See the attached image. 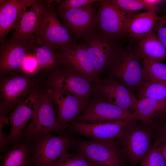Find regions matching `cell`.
I'll list each match as a JSON object with an SVG mask.
<instances>
[{
    "instance_id": "cb8c5ba5",
    "label": "cell",
    "mask_w": 166,
    "mask_h": 166,
    "mask_svg": "<svg viewBox=\"0 0 166 166\" xmlns=\"http://www.w3.org/2000/svg\"><path fill=\"white\" fill-rule=\"evenodd\" d=\"M24 0H5L0 5V39L5 40L8 34L16 27Z\"/></svg>"
},
{
    "instance_id": "30bf717a",
    "label": "cell",
    "mask_w": 166,
    "mask_h": 166,
    "mask_svg": "<svg viewBox=\"0 0 166 166\" xmlns=\"http://www.w3.org/2000/svg\"><path fill=\"white\" fill-rule=\"evenodd\" d=\"M50 1L24 0L15 28L9 39L19 40L33 38Z\"/></svg>"
},
{
    "instance_id": "2e32d148",
    "label": "cell",
    "mask_w": 166,
    "mask_h": 166,
    "mask_svg": "<svg viewBox=\"0 0 166 166\" xmlns=\"http://www.w3.org/2000/svg\"><path fill=\"white\" fill-rule=\"evenodd\" d=\"M94 3L59 12L65 25L77 37L85 35L96 21Z\"/></svg>"
},
{
    "instance_id": "603a6c76",
    "label": "cell",
    "mask_w": 166,
    "mask_h": 166,
    "mask_svg": "<svg viewBox=\"0 0 166 166\" xmlns=\"http://www.w3.org/2000/svg\"><path fill=\"white\" fill-rule=\"evenodd\" d=\"M166 112V100L143 98L138 100L135 110L127 119L147 123Z\"/></svg>"
},
{
    "instance_id": "8fae6325",
    "label": "cell",
    "mask_w": 166,
    "mask_h": 166,
    "mask_svg": "<svg viewBox=\"0 0 166 166\" xmlns=\"http://www.w3.org/2000/svg\"><path fill=\"white\" fill-rule=\"evenodd\" d=\"M39 93L35 89L9 113L10 128L8 133L5 134L8 148L13 146L22 138L25 128L34 116Z\"/></svg>"
},
{
    "instance_id": "7402d4cb",
    "label": "cell",
    "mask_w": 166,
    "mask_h": 166,
    "mask_svg": "<svg viewBox=\"0 0 166 166\" xmlns=\"http://www.w3.org/2000/svg\"><path fill=\"white\" fill-rule=\"evenodd\" d=\"M157 11L152 9L128 17V35L132 41L138 40L153 31L155 24L159 18Z\"/></svg>"
},
{
    "instance_id": "52a82bcc",
    "label": "cell",
    "mask_w": 166,
    "mask_h": 166,
    "mask_svg": "<svg viewBox=\"0 0 166 166\" xmlns=\"http://www.w3.org/2000/svg\"><path fill=\"white\" fill-rule=\"evenodd\" d=\"M34 42L32 38L16 41L9 39L1 42V76L22 72L27 57L34 50Z\"/></svg>"
},
{
    "instance_id": "d6a6232c",
    "label": "cell",
    "mask_w": 166,
    "mask_h": 166,
    "mask_svg": "<svg viewBox=\"0 0 166 166\" xmlns=\"http://www.w3.org/2000/svg\"><path fill=\"white\" fill-rule=\"evenodd\" d=\"M39 69L33 50L27 57L22 67V72L27 75H33Z\"/></svg>"
},
{
    "instance_id": "4dcf8cb0",
    "label": "cell",
    "mask_w": 166,
    "mask_h": 166,
    "mask_svg": "<svg viewBox=\"0 0 166 166\" xmlns=\"http://www.w3.org/2000/svg\"><path fill=\"white\" fill-rule=\"evenodd\" d=\"M113 2L127 14L133 12L148 10L143 0H112Z\"/></svg>"
},
{
    "instance_id": "836d02e7",
    "label": "cell",
    "mask_w": 166,
    "mask_h": 166,
    "mask_svg": "<svg viewBox=\"0 0 166 166\" xmlns=\"http://www.w3.org/2000/svg\"><path fill=\"white\" fill-rule=\"evenodd\" d=\"M153 31L166 48V15L159 17L155 24Z\"/></svg>"
},
{
    "instance_id": "d590c367",
    "label": "cell",
    "mask_w": 166,
    "mask_h": 166,
    "mask_svg": "<svg viewBox=\"0 0 166 166\" xmlns=\"http://www.w3.org/2000/svg\"><path fill=\"white\" fill-rule=\"evenodd\" d=\"M148 10L153 9L157 10L158 6L165 1L162 0H143Z\"/></svg>"
},
{
    "instance_id": "4316f807",
    "label": "cell",
    "mask_w": 166,
    "mask_h": 166,
    "mask_svg": "<svg viewBox=\"0 0 166 166\" xmlns=\"http://www.w3.org/2000/svg\"><path fill=\"white\" fill-rule=\"evenodd\" d=\"M139 99L149 98L166 100V84L155 81H147L137 90Z\"/></svg>"
},
{
    "instance_id": "d4e9b609",
    "label": "cell",
    "mask_w": 166,
    "mask_h": 166,
    "mask_svg": "<svg viewBox=\"0 0 166 166\" xmlns=\"http://www.w3.org/2000/svg\"><path fill=\"white\" fill-rule=\"evenodd\" d=\"M34 41V53L39 69H49L59 63H64L61 46Z\"/></svg>"
},
{
    "instance_id": "7c38bea8",
    "label": "cell",
    "mask_w": 166,
    "mask_h": 166,
    "mask_svg": "<svg viewBox=\"0 0 166 166\" xmlns=\"http://www.w3.org/2000/svg\"><path fill=\"white\" fill-rule=\"evenodd\" d=\"M49 4L43 14L33 36L36 42L62 46L71 44L72 38Z\"/></svg>"
},
{
    "instance_id": "9c48e42d",
    "label": "cell",
    "mask_w": 166,
    "mask_h": 166,
    "mask_svg": "<svg viewBox=\"0 0 166 166\" xmlns=\"http://www.w3.org/2000/svg\"><path fill=\"white\" fill-rule=\"evenodd\" d=\"M99 2L96 21L101 32L113 39L128 35L127 14L112 0Z\"/></svg>"
},
{
    "instance_id": "4fadbf2b",
    "label": "cell",
    "mask_w": 166,
    "mask_h": 166,
    "mask_svg": "<svg viewBox=\"0 0 166 166\" xmlns=\"http://www.w3.org/2000/svg\"><path fill=\"white\" fill-rule=\"evenodd\" d=\"M47 92L53 101L57 122L65 133L73 119L83 110L85 104L80 98L61 89L50 86Z\"/></svg>"
},
{
    "instance_id": "5b68a950",
    "label": "cell",
    "mask_w": 166,
    "mask_h": 166,
    "mask_svg": "<svg viewBox=\"0 0 166 166\" xmlns=\"http://www.w3.org/2000/svg\"><path fill=\"white\" fill-rule=\"evenodd\" d=\"M139 60L130 50H118L109 66L120 83L131 91L137 90L147 81L143 76Z\"/></svg>"
},
{
    "instance_id": "3957f363",
    "label": "cell",
    "mask_w": 166,
    "mask_h": 166,
    "mask_svg": "<svg viewBox=\"0 0 166 166\" xmlns=\"http://www.w3.org/2000/svg\"><path fill=\"white\" fill-rule=\"evenodd\" d=\"M30 140L32 146V166H51L73 143L68 134L56 135L51 133L42 134Z\"/></svg>"
},
{
    "instance_id": "9a60e30c",
    "label": "cell",
    "mask_w": 166,
    "mask_h": 166,
    "mask_svg": "<svg viewBox=\"0 0 166 166\" xmlns=\"http://www.w3.org/2000/svg\"><path fill=\"white\" fill-rule=\"evenodd\" d=\"M132 113L105 101H98L91 103L73 121L96 123L121 120L127 119Z\"/></svg>"
},
{
    "instance_id": "f546056e",
    "label": "cell",
    "mask_w": 166,
    "mask_h": 166,
    "mask_svg": "<svg viewBox=\"0 0 166 166\" xmlns=\"http://www.w3.org/2000/svg\"><path fill=\"white\" fill-rule=\"evenodd\" d=\"M140 163V166H166L159 145H152Z\"/></svg>"
},
{
    "instance_id": "e575fe53",
    "label": "cell",
    "mask_w": 166,
    "mask_h": 166,
    "mask_svg": "<svg viewBox=\"0 0 166 166\" xmlns=\"http://www.w3.org/2000/svg\"><path fill=\"white\" fill-rule=\"evenodd\" d=\"M9 118L7 116L0 115V153L8 148L5 138V133L3 130L4 127L9 123Z\"/></svg>"
},
{
    "instance_id": "8d00e7d4",
    "label": "cell",
    "mask_w": 166,
    "mask_h": 166,
    "mask_svg": "<svg viewBox=\"0 0 166 166\" xmlns=\"http://www.w3.org/2000/svg\"><path fill=\"white\" fill-rule=\"evenodd\" d=\"M159 146L166 163V142L162 143Z\"/></svg>"
},
{
    "instance_id": "8992f818",
    "label": "cell",
    "mask_w": 166,
    "mask_h": 166,
    "mask_svg": "<svg viewBox=\"0 0 166 166\" xmlns=\"http://www.w3.org/2000/svg\"><path fill=\"white\" fill-rule=\"evenodd\" d=\"M78 153L99 166H125L126 163L114 140H83L78 146Z\"/></svg>"
},
{
    "instance_id": "ba28073f",
    "label": "cell",
    "mask_w": 166,
    "mask_h": 166,
    "mask_svg": "<svg viewBox=\"0 0 166 166\" xmlns=\"http://www.w3.org/2000/svg\"><path fill=\"white\" fill-rule=\"evenodd\" d=\"M136 120L126 119L96 123L72 121L68 127L73 133L98 141L114 140L118 138Z\"/></svg>"
},
{
    "instance_id": "484cf974",
    "label": "cell",
    "mask_w": 166,
    "mask_h": 166,
    "mask_svg": "<svg viewBox=\"0 0 166 166\" xmlns=\"http://www.w3.org/2000/svg\"><path fill=\"white\" fill-rule=\"evenodd\" d=\"M143 76L147 81H155L166 84V65L160 61L142 60Z\"/></svg>"
},
{
    "instance_id": "d6986e66",
    "label": "cell",
    "mask_w": 166,
    "mask_h": 166,
    "mask_svg": "<svg viewBox=\"0 0 166 166\" xmlns=\"http://www.w3.org/2000/svg\"><path fill=\"white\" fill-rule=\"evenodd\" d=\"M64 63L81 74L92 76L97 73L83 44L62 46Z\"/></svg>"
},
{
    "instance_id": "83f0119b",
    "label": "cell",
    "mask_w": 166,
    "mask_h": 166,
    "mask_svg": "<svg viewBox=\"0 0 166 166\" xmlns=\"http://www.w3.org/2000/svg\"><path fill=\"white\" fill-rule=\"evenodd\" d=\"M69 149L64 150L51 166H99L90 162L80 153L70 152Z\"/></svg>"
},
{
    "instance_id": "6da1fadb",
    "label": "cell",
    "mask_w": 166,
    "mask_h": 166,
    "mask_svg": "<svg viewBox=\"0 0 166 166\" xmlns=\"http://www.w3.org/2000/svg\"><path fill=\"white\" fill-rule=\"evenodd\" d=\"M154 140L153 133L145 123L136 120L116 141L122 156L131 166H138L148 152Z\"/></svg>"
},
{
    "instance_id": "44dd1931",
    "label": "cell",
    "mask_w": 166,
    "mask_h": 166,
    "mask_svg": "<svg viewBox=\"0 0 166 166\" xmlns=\"http://www.w3.org/2000/svg\"><path fill=\"white\" fill-rule=\"evenodd\" d=\"M1 166H32L30 140L22 138L0 154Z\"/></svg>"
},
{
    "instance_id": "74e56055",
    "label": "cell",
    "mask_w": 166,
    "mask_h": 166,
    "mask_svg": "<svg viewBox=\"0 0 166 166\" xmlns=\"http://www.w3.org/2000/svg\"></svg>"
},
{
    "instance_id": "5bb4252c",
    "label": "cell",
    "mask_w": 166,
    "mask_h": 166,
    "mask_svg": "<svg viewBox=\"0 0 166 166\" xmlns=\"http://www.w3.org/2000/svg\"><path fill=\"white\" fill-rule=\"evenodd\" d=\"M86 36L83 44L97 73L109 66L119 49L113 39L101 32Z\"/></svg>"
},
{
    "instance_id": "7a4b0ae2",
    "label": "cell",
    "mask_w": 166,
    "mask_h": 166,
    "mask_svg": "<svg viewBox=\"0 0 166 166\" xmlns=\"http://www.w3.org/2000/svg\"><path fill=\"white\" fill-rule=\"evenodd\" d=\"M33 76L22 72L1 76L0 115L7 116L34 90L37 82Z\"/></svg>"
},
{
    "instance_id": "1f68e13d",
    "label": "cell",
    "mask_w": 166,
    "mask_h": 166,
    "mask_svg": "<svg viewBox=\"0 0 166 166\" xmlns=\"http://www.w3.org/2000/svg\"><path fill=\"white\" fill-rule=\"evenodd\" d=\"M97 0H64L58 6L57 10L60 12L72 9L81 7L87 5L99 2Z\"/></svg>"
},
{
    "instance_id": "ffe728a7",
    "label": "cell",
    "mask_w": 166,
    "mask_h": 166,
    "mask_svg": "<svg viewBox=\"0 0 166 166\" xmlns=\"http://www.w3.org/2000/svg\"><path fill=\"white\" fill-rule=\"evenodd\" d=\"M133 41L134 48L131 51L140 59L159 61L166 60V48L153 31Z\"/></svg>"
},
{
    "instance_id": "e0dca14e",
    "label": "cell",
    "mask_w": 166,
    "mask_h": 166,
    "mask_svg": "<svg viewBox=\"0 0 166 166\" xmlns=\"http://www.w3.org/2000/svg\"><path fill=\"white\" fill-rule=\"evenodd\" d=\"M52 75L50 86L65 91L80 99L87 96L90 91L87 81L73 73L70 68L57 70Z\"/></svg>"
},
{
    "instance_id": "277c9868",
    "label": "cell",
    "mask_w": 166,
    "mask_h": 166,
    "mask_svg": "<svg viewBox=\"0 0 166 166\" xmlns=\"http://www.w3.org/2000/svg\"><path fill=\"white\" fill-rule=\"evenodd\" d=\"M48 133L63 134L57 122L51 98L47 91L40 92L35 114L25 128L22 138L31 140Z\"/></svg>"
},
{
    "instance_id": "f1b7e54d",
    "label": "cell",
    "mask_w": 166,
    "mask_h": 166,
    "mask_svg": "<svg viewBox=\"0 0 166 166\" xmlns=\"http://www.w3.org/2000/svg\"><path fill=\"white\" fill-rule=\"evenodd\" d=\"M152 132L154 146L166 142V112L156 117L151 122L145 123Z\"/></svg>"
},
{
    "instance_id": "ac0fdd59",
    "label": "cell",
    "mask_w": 166,
    "mask_h": 166,
    "mask_svg": "<svg viewBox=\"0 0 166 166\" xmlns=\"http://www.w3.org/2000/svg\"><path fill=\"white\" fill-rule=\"evenodd\" d=\"M99 89L105 101L132 113L135 110L138 100L124 85L113 81L101 85Z\"/></svg>"
}]
</instances>
